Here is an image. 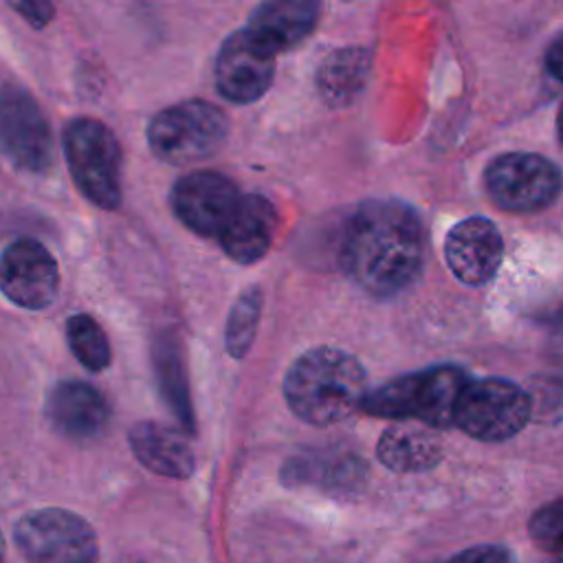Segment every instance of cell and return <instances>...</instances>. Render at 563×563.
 Instances as JSON below:
<instances>
[{
  "instance_id": "6da1fadb",
  "label": "cell",
  "mask_w": 563,
  "mask_h": 563,
  "mask_svg": "<svg viewBox=\"0 0 563 563\" xmlns=\"http://www.w3.org/2000/svg\"><path fill=\"white\" fill-rule=\"evenodd\" d=\"M424 257L422 222L400 200H367L350 218L341 264L365 292L391 297L420 275Z\"/></svg>"
},
{
  "instance_id": "7a4b0ae2",
  "label": "cell",
  "mask_w": 563,
  "mask_h": 563,
  "mask_svg": "<svg viewBox=\"0 0 563 563\" xmlns=\"http://www.w3.org/2000/svg\"><path fill=\"white\" fill-rule=\"evenodd\" d=\"M367 394L363 365L341 347H312L286 372L284 396L297 418L314 427L341 422Z\"/></svg>"
},
{
  "instance_id": "3957f363",
  "label": "cell",
  "mask_w": 563,
  "mask_h": 563,
  "mask_svg": "<svg viewBox=\"0 0 563 563\" xmlns=\"http://www.w3.org/2000/svg\"><path fill=\"white\" fill-rule=\"evenodd\" d=\"M468 376L455 365L418 369L365 394L361 409L387 420H416L429 429L453 424V409Z\"/></svg>"
},
{
  "instance_id": "277c9868",
  "label": "cell",
  "mask_w": 563,
  "mask_h": 563,
  "mask_svg": "<svg viewBox=\"0 0 563 563\" xmlns=\"http://www.w3.org/2000/svg\"><path fill=\"white\" fill-rule=\"evenodd\" d=\"M227 132L229 121L220 108L202 99H187L152 117L147 145L167 165H189L213 156Z\"/></svg>"
},
{
  "instance_id": "5b68a950",
  "label": "cell",
  "mask_w": 563,
  "mask_h": 563,
  "mask_svg": "<svg viewBox=\"0 0 563 563\" xmlns=\"http://www.w3.org/2000/svg\"><path fill=\"white\" fill-rule=\"evenodd\" d=\"M64 156L90 202L108 211L121 205V147L106 123L92 117L73 119L64 130Z\"/></svg>"
},
{
  "instance_id": "8992f818",
  "label": "cell",
  "mask_w": 563,
  "mask_h": 563,
  "mask_svg": "<svg viewBox=\"0 0 563 563\" xmlns=\"http://www.w3.org/2000/svg\"><path fill=\"white\" fill-rule=\"evenodd\" d=\"M530 416L528 394L506 378H475L462 387L453 424L484 442H501L517 435Z\"/></svg>"
},
{
  "instance_id": "52a82bcc",
  "label": "cell",
  "mask_w": 563,
  "mask_h": 563,
  "mask_svg": "<svg viewBox=\"0 0 563 563\" xmlns=\"http://www.w3.org/2000/svg\"><path fill=\"white\" fill-rule=\"evenodd\" d=\"M22 556L31 563H97L99 541L92 526L64 508L26 512L13 530Z\"/></svg>"
},
{
  "instance_id": "ba28073f",
  "label": "cell",
  "mask_w": 563,
  "mask_h": 563,
  "mask_svg": "<svg viewBox=\"0 0 563 563\" xmlns=\"http://www.w3.org/2000/svg\"><path fill=\"white\" fill-rule=\"evenodd\" d=\"M490 200L512 213L548 209L561 191L559 167L534 152H508L493 158L484 172Z\"/></svg>"
},
{
  "instance_id": "9c48e42d",
  "label": "cell",
  "mask_w": 563,
  "mask_h": 563,
  "mask_svg": "<svg viewBox=\"0 0 563 563\" xmlns=\"http://www.w3.org/2000/svg\"><path fill=\"white\" fill-rule=\"evenodd\" d=\"M0 147L20 169L42 174L53 163L51 128L37 101L20 86H0Z\"/></svg>"
},
{
  "instance_id": "30bf717a",
  "label": "cell",
  "mask_w": 563,
  "mask_h": 563,
  "mask_svg": "<svg viewBox=\"0 0 563 563\" xmlns=\"http://www.w3.org/2000/svg\"><path fill=\"white\" fill-rule=\"evenodd\" d=\"M0 290L20 308L42 310L51 306L59 290V268L48 249L20 238L0 255Z\"/></svg>"
},
{
  "instance_id": "8fae6325",
  "label": "cell",
  "mask_w": 563,
  "mask_h": 563,
  "mask_svg": "<svg viewBox=\"0 0 563 563\" xmlns=\"http://www.w3.org/2000/svg\"><path fill=\"white\" fill-rule=\"evenodd\" d=\"M233 180L218 172H194L172 187V209L176 218L198 235L218 238L240 202Z\"/></svg>"
},
{
  "instance_id": "7c38bea8",
  "label": "cell",
  "mask_w": 563,
  "mask_h": 563,
  "mask_svg": "<svg viewBox=\"0 0 563 563\" xmlns=\"http://www.w3.org/2000/svg\"><path fill=\"white\" fill-rule=\"evenodd\" d=\"M275 55L260 46L246 29L231 33L216 55L218 92L233 103L257 101L273 84Z\"/></svg>"
},
{
  "instance_id": "4fadbf2b",
  "label": "cell",
  "mask_w": 563,
  "mask_h": 563,
  "mask_svg": "<svg viewBox=\"0 0 563 563\" xmlns=\"http://www.w3.org/2000/svg\"><path fill=\"white\" fill-rule=\"evenodd\" d=\"M504 240L495 222L473 216L457 222L444 240V260L466 286H484L501 264Z\"/></svg>"
},
{
  "instance_id": "5bb4252c",
  "label": "cell",
  "mask_w": 563,
  "mask_h": 563,
  "mask_svg": "<svg viewBox=\"0 0 563 563\" xmlns=\"http://www.w3.org/2000/svg\"><path fill=\"white\" fill-rule=\"evenodd\" d=\"M46 418L59 435L73 442H92L106 431L110 409L106 398L92 385L84 380H64L48 394Z\"/></svg>"
},
{
  "instance_id": "9a60e30c",
  "label": "cell",
  "mask_w": 563,
  "mask_h": 563,
  "mask_svg": "<svg viewBox=\"0 0 563 563\" xmlns=\"http://www.w3.org/2000/svg\"><path fill=\"white\" fill-rule=\"evenodd\" d=\"M319 2L273 0L260 4L249 20L246 33L268 53H284L303 42L319 22Z\"/></svg>"
},
{
  "instance_id": "2e32d148",
  "label": "cell",
  "mask_w": 563,
  "mask_h": 563,
  "mask_svg": "<svg viewBox=\"0 0 563 563\" xmlns=\"http://www.w3.org/2000/svg\"><path fill=\"white\" fill-rule=\"evenodd\" d=\"M277 229V211L264 196H240L238 207L218 233L224 253L240 262L253 264L268 251Z\"/></svg>"
},
{
  "instance_id": "e0dca14e",
  "label": "cell",
  "mask_w": 563,
  "mask_h": 563,
  "mask_svg": "<svg viewBox=\"0 0 563 563\" xmlns=\"http://www.w3.org/2000/svg\"><path fill=\"white\" fill-rule=\"evenodd\" d=\"M130 446L136 460L156 475L189 477L196 468L189 442L172 427L145 420L130 429Z\"/></svg>"
},
{
  "instance_id": "ac0fdd59",
  "label": "cell",
  "mask_w": 563,
  "mask_h": 563,
  "mask_svg": "<svg viewBox=\"0 0 563 563\" xmlns=\"http://www.w3.org/2000/svg\"><path fill=\"white\" fill-rule=\"evenodd\" d=\"M376 453L396 473H420L440 462L442 444L433 429L420 422H396L380 435Z\"/></svg>"
},
{
  "instance_id": "d6986e66",
  "label": "cell",
  "mask_w": 563,
  "mask_h": 563,
  "mask_svg": "<svg viewBox=\"0 0 563 563\" xmlns=\"http://www.w3.org/2000/svg\"><path fill=\"white\" fill-rule=\"evenodd\" d=\"M282 477L288 486L314 484L328 488H352L363 482L365 464L356 455L343 453H310L286 462Z\"/></svg>"
},
{
  "instance_id": "ffe728a7",
  "label": "cell",
  "mask_w": 563,
  "mask_h": 563,
  "mask_svg": "<svg viewBox=\"0 0 563 563\" xmlns=\"http://www.w3.org/2000/svg\"><path fill=\"white\" fill-rule=\"evenodd\" d=\"M369 53L365 48H341L323 59L317 70V88L330 106L350 103L365 86Z\"/></svg>"
},
{
  "instance_id": "44dd1931",
  "label": "cell",
  "mask_w": 563,
  "mask_h": 563,
  "mask_svg": "<svg viewBox=\"0 0 563 563\" xmlns=\"http://www.w3.org/2000/svg\"><path fill=\"white\" fill-rule=\"evenodd\" d=\"M156 358V376L161 378L163 396L169 402L172 411L180 420V424L191 431V409H189V394H187V383H185V372L180 363V354L176 350L174 339H161L154 350Z\"/></svg>"
},
{
  "instance_id": "7402d4cb",
  "label": "cell",
  "mask_w": 563,
  "mask_h": 563,
  "mask_svg": "<svg viewBox=\"0 0 563 563\" xmlns=\"http://www.w3.org/2000/svg\"><path fill=\"white\" fill-rule=\"evenodd\" d=\"M66 339L75 358L90 372H101L110 365V343L103 328L90 314H73L66 321Z\"/></svg>"
},
{
  "instance_id": "603a6c76",
  "label": "cell",
  "mask_w": 563,
  "mask_h": 563,
  "mask_svg": "<svg viewBox=\"0 0 563 563\" xmlns=\"http://www.w3.org/2000/svg\"><path fill=\"white\" fill-rule=\"evenodd\" d=\"M260 312H262V290L260 286H251L238 297L227 319L224 347L233 358H242L251 350L257 332V323H260Z\"/></svg>"
},
{
  "instance_id": "cb8c5ba5",
  "label": "cell",
  "mask_w": 563,
  "mask_h": 563,
  "mask_svg": "<svg viewBox=\"0 0 563 563\" xmlns=\"http://www.w3.org/2000/svg\"><path fill=\"white\" fill-rule=\"evenodd\" d=\"M530 534L532 539L548 552H559L561 550V504L552 501L550 506L541 508L532 519H530Z\"/></svg>"
},
{
  "instance_id": "d4e9b609",
  "label": "cell",
  "mask_w": 563,
  "mask_h": 563,
  "mask_svg": "<svg viewBox=\"0 0 563 563\" xmlns=\"http://www.w3.org/2000/svg\"><path fill=\"white\" fill-rule=\"evenodd\" d=\"M449 563H512V554L504 545H475L455 554Z\"/></svg>"
},
{
  "instance_id": "484cf974",
  "label": "cell",
  "mask_w": 563,
  "mask_h": 563,
  "mask_svg": "<svg viewBox=\"0 0 563 563\" xmlns=\"http://www.w3.org/2000/svg\"><path fill=\"white\" fill-rule=\"evenodd\" d=\"M11 9H15L33 29L46 26L53 20V15H55V7L51 2H42V0L11 2Z\"/></svg>"
},
{
  "instance_id": "4316f807",
  "label": "cell",
  "mask_w": 563,
  "mask_h": 563,
  "mask_svg": "<svg viewBox=\"0 0 563 563\" xmlns=\"http://www.w3.org/2000/svg\"><path fill=\"white\" fill-rule=\"evenodd\" d=\"M561 57H563V53H561V40H554L552 46H550L548 53H545V68H548V73H550L556 81L561 79V68H563Z\"/></svg>"
},
{
  "instance_id": "83f0119b",
  "label": "cell",
  "mask_w": 563,
  "mask_h": 563,
  "mask_svg": "<svg viewBox=\"0 0 563 563\" xmlns=\"http://www.w3.org/2000/svg\"><path fill=\"white\" fill-rule=\"evenodd\" d=\"M2 559H4V534L0 530V563H2Z\"/></svg>"
}]
</instances>
